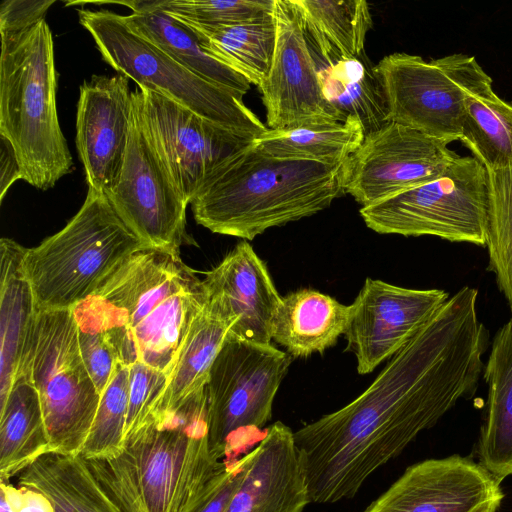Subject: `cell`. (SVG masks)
I'll use <instances>...</instances> for the list:
<instances>
[{"mask_svg": "<svg viewBox=\"0 0 512 512\" xmlns=\"http://www.w3.org/2000/svg\"><path fill=\"white\" fill-rule=\"evenodd\" d=\"M488 178L485 246L489 269L494 273L512 314V166L488 170Z\"/></svg>", "mask_w": 512, "mask_h": 512, "instance_id": "obj_33", "label": "cell"}, {"mask_svg": "<svg viewBox=\"0 0 512 512\" xmlns=\"http://www.w3.org/2000/svg\"><path fill=\"white\" fill-rule=\"evenodd\" d=\"M460 141L487 170L512 166V105L492 86L467 99Z\"/></svg>", "mask_w": 512, "mask_h": 512, "instance_id": "obj_32", "label": "cell"}, {"mask_svg": "<svg viewBox=\"0 0 512 512\" xmlns=\"http://www.w3.org/2000/svg\"><path fill=\"white\" fill-rule=\"evenodd\" d=\"M173 16L202 27L235 25L272 11L274 0H154Z\"/></svg>", "mask_w": 512, "mask_h": 512, "instance_id": "obj_35", "label": "cell"}, {"mask_svg": "<svg viewBox=\"0 0 512 512\" xmlns=\"http://www.w3.org/2000/svg\"><path fill=\"white\" fill-rule=\"evenodd\" d=\"M146 248L107 196L88 188L83 205L63 229L26 249L24 270L37 310L73 309Z\"/></svg>", "mask_w": 512, "mask_h": 512, "instance_id": "obj_6", "label": "cell"}, {"mask_svg": "<svg viewBox=\"0 0 512 512\" xmlns=\"http://www.w3.org/2000/svg\"><path fill=\"white\" fill-rule=\"evenodd\" d=\"M132 93L122 74L93 75L80 86L75 140L90 189L107 192L121 172L132 123Z\"/></svg>", "mask_w": 512, "mask_h": 512, "instance_id": "obj_18", "label": "cell"}, {"mask_svg": "<svg viewBox=\"0 0 512 512\" xmlns=\"http://www.w3.org/2000/svg\"><path fill=\"white\" fill-rule=\"evenodd\" d=\"M341 165L276 158L252 141L210 175L191 209L211 232L253 240L330 206L343 193Z\"/></svg>", "mask_w": 512, "mask_h": 512, "instance_id": "obj_4", "label": "cell"}, {"mask_svg": "<svg viewBox=\"0 0 512 512\" xmlns=\"http://www.w3.org/2000/svg\"><path fill=\"white\" fill-rule=\"evenodd\" d=\"M458 157L446 142L390 121L364 136L340 182L366 207L437 179Z\"/></svg>", "mask_w": 512, "mask_h": 512, "instance_id": "obj_13", "label": "cell"}, {"mask_svg": "<svg viewBox=\"0 0 512 512\" xmlns=\"http://www.w3.org/2000/svg\"><path fill=\"white\" fill-rule=\"evenodd\" d=\"M326 65L362 55L372 16L364 0H292Z\"/></svg>", "mask_w": 512, "mask_h": 512, "instance_id": "obj_27", "label": "cell"}, {"mask_svg": "<svg viewBox=\"0 0 512 512\" xmlns=\"http://www.w3.org/2000/svg\"><path fill=\"white\" fill-rule=\"evenodd\" d=\"M132 9L124 16L127 25L184 67L212 82L244 96L251 83L217 59L203 45L190 25L157 7L154 0L118 2Z\"/></svg>", "mask_w": 512, "mask_h": 512, "instance_id": "obj_22", "label": "cell"}, {"mask_svg": "<svg viewBox=\"0 0 512 512\" xmlns=\"http://www.w3.org/2000/svg\"><path fill=\"white\" fill-rule=\"evenodd\" d=\"M483 378L487 402L477 447L479 463L501 483L512 475V318L493 338Z\"/></svg>", "mask_w": 512, "mask_h": 512, "instance_id": "obj_23", "label": "cell"}, {"mask_svg": "<svg viewBox=\"0 0 512 512\" xmlns=\"http://www.w3.org/2000/svg\"><path fill=\"white\" fill-rule=\"evenodd\" d=\"M53 0H3L0 4V34L22 31L45 19Z\"/></svg>", "mask_w": 512, "mask_h": 512, "instance_id": "obj_38", "label": "cell"}, {"mask_svg": "<svg viewBox=\"0 0 512 512\" xmlns=\"http://www.w3.org/2000/svg\"><path fill=\"white\" fill-rule=\"evenodd\" d=\"M364 136L362 124L350 116L336 123L267 129L253 141L276 158L341 165L357 150Z\"/></svg>", "mask_w": 512, "mask_h": 512, "instance_id": "obj_30", "label": "cell"}, {"mask_svg": "<svg viewBox=\"0 0 512 512\" xmlns=\"http://www.w3.org/2000/svg\"><path fill=\"white\" fill-rule=\"evenodd\" d=\"M78 341L85 367L102 394L120 362L102 333L78 329Z\"/></svg>", "mask_w": 512, "mask_h": 512, "instance_id": "obj_37", "label": "cell"}, {"mask_svg": "<svg viewBox=\"0 0 512 512\" xmlns=\"http://www.w3.org/2000/svg\"><path fill=\"white\" fill-rule=\"evenodd\" d=\"M48 437L36 388L18 376L0 405V481L8 482L48 452Z\"/></svg>", "mask_w": 512, "mask_h": 512, "instance_id": "obj_26", "label": "cell"}, {"mask_svg": "<svg viewBox=\"0 0 512 512\" xmlns=\"http://www.w3.org/2000/svg\"><path fill=\"white\" fill-rule=\"evenodd\" d=\"M132 96L154 146L188 204L223 162L253 141L148 89L139 88Z\"/></svg>", "mask_w": 512, "mask_h": 512, "instance_id": "obj_14", "label": "cell"}, {"mask_svg": "<svg viewBox=\"0 0 512 512\" xmlns=\"http://www.w3.org/2000/svg\"><path fill=\"white\" fill-rule=\"evenodd\" d=\"M245 462V457L235 461L234 469L223 485V487L219 490V492L211 499V501L202 509L201 512H224L228 502L240 480L243 466Z\"/></svg>", "mask_w": 512, "mask_h": 512, "instance_id": "obj_40", "label": "cell"}, {"mask_svg": "<svg viewBox=\"0 0 512 512\" xmlns=\"http://www.w3.org/2000/svg\"><path fill=\"white\" fill-rule=\"evenodd\" d=\"M488 204L487 168L475 157L459 156L437 179L362 207L360 215L380 234L485 246Z\"/></svg>", "mask_w": 512, "mask_h": 512, "instance_id": "obj_10", "label": "cell"}, {"mask_svg": "<svg viewBox=\"0 0 512 512\" xmlns=\"http://www.w3.org/2000/svg\"><path fill=\"white\" fill-rule=\"evenodd\" d=\"M389 119L447 144L460 140L467 99L492 86L473 56L452 54L425 61L392 53L373 66Z\"/></svg>", "mask_w": 512, "mask_h": 512, "instance_id": "obj_9", "label": "cell"}, {"mask_svg": "<svg viewBox=\"0 0 512 512\" xmlns=\"http://www.w3.org/2000/svg\"><path fill=\"white\" fill-rule=\"evenodd\" d=\"M351 305L313 289H300L282 297L275 317L272 340L293 357L322 353L345 334Z\"/></svg>", "mask_w": 512, "mask_h": 512, "instance_id": "obj_24", "label": "cell"}, {"mask_svg": "<svg viewBox=\"0 0 512 512\" xmlns=\"http://www.w3.org/2000/svg\"><path fill=\"white\" fill-rule=\"evenodd\" d=\"M103 60L119 74L189 109L204 119L253 139L268 128L244 104L243 96L205 80L146 38L124 15L109 10H77Z\"/></svg>", "mask_w": 512, "mask_h": 512, "instance_id": "obj_7", "label": "cell"}, {"mask_svg": "<svg viewBox=\"0 0 512 512\" xmlns=\"http://www.w3.org/2000/svg\"><path fill=\"white\" fill-rule=\"evenodd\" d=\"M129 366L119 363L101 394L97 412L80 456L85 460L117 456L124 447L128 413Z\"/></svg>", "mask_w": 512, "mask_h": 512, "instance_id": "obj_34", "label": "cell"}, {"mask_svg": "<svg viewBox=\"0 0 512 512\" xmlns=\"http://www.w3.org/2000/svg\"><path fill=\"white\" fill-rule=\"evenodd\" d=\"M0 512H13L9 505L7 504V502L5 501V499H3L2 497L0 500Z\"/></svg>", "mask_w": 512, "mask_h": 512, "instance_id": "obj_41", "label": "cell"}, {"mask_svg": "<svg viewBox=\"0 0 512 512\" xmlns=\"http://www.w3.org/2000/svg\"><path fill=\"white\" fill-rule=\"evenodd\" d=\"M104 194L124 224L149 248L179 253L183 244L192 242L186 232L188 203L154 146L134 99L123 166Z\"/></svg>", "mask_w": 512, "mask_h": 512, "instance_id": "obj_12", "label": "cell"}, {"mask_svg": "<svg viewBox=\"0 0 512 512\" xmlns=\"http://www.w3.org/2000/svg\"><path fill=\"white\" fill-rule=\"evenodd\" d=\"M56 92L54 42L46 20L1 34L0 135L11 142L22 179L43 191L73 171Z\"/></svg>", "mask_w": 512, "mask_h": 512, "instance_id": "obj_5", "label": "cell"}, {"mask_svg": "<svg viewBox=\"0 0 512 512\" xmlns=\"http://www.w3.org/2000/svg\"><path fill=\"white\" fill-rule=\"evenodd\" d=\"M235 461L210 447L205 386L125 439L117 456L86 463L121 512H201Z\"/></svg>", "mask_w": 512, "mask_h": 512, "instance_id": "obj_3", "label": "cell"}, {"mask_svg": "<svg viewBox=\"0 0 512 512\" xmlns=\"http://www.w3.org/2000/svg\"><path fill=\"white\" fill-rule=\"evenodd\" d=\"M186 23L196 30L210 53L251 84L259 86L265 80L276 41L273 9L230 26L209 28Z\"/></svg>", "mask_w": 512, "mask_h": 512, "instance_id": "obj_31", "label": "cell"}, {"mask_svg": "<svg viewBox=\"0 0 512 512\" xmlns=\"http://www.w3.org/2000/svg\"><path fill=\"white\" fill-rule=\"evenodd\" d=\"M168 374L143 363L129 366V399L124 440L156 419Z\"/></svg>", "mask_w": 512, "mask_h": 512, "instance_id": "obj_36", "label": "cell"}, {"mask_svg": "<svg viewBox=\"0 0 512 512\" xmlns=\"http://www.w3.org/2000/svg\"><path fill=\"white\" fill-rule=\"evenodd\" d=\"M17 485L43 494L54 512H121L81 456L47 452L17 476Z\"/></svg>", "mask_w": 512, "mask_h": 512, "instance_id": "obj_25", "label": "cell"}, {"mask_svg": "<svg viewBox=\"0 0 512 512\" xmlns=\"http://www.w3.org/2000/svg\"><path fill=\"white\" fill-rule=\"evenodd\" d=\"M0 142V202H2L11 185L22 179V171L11 142L3 135H0Z\"/></svg>", "mask_w": 512, "mask_h": 512, "instance_id": "obj_39", "label": "cell"}, {"mask_svg": "<svg viewBox=\"0 0 512 512\" xmlns=\"http://www.w3.org/2000/svg\"><path fill=\"white\" fill-rule=\"evenodd\" d=\"M500 484L470 457L426 459L409 466L363 512H497L504 499Z\"/></svg>", "mask_w": 512, "mask_h": 512, "instance_id": "obj_17", "label": "cell"}, {"mask_svg": "<svg viewBox=\"0 0 512 512\" xmlns=\"http://www.w3.org/2000/svg\"><path fill=\"white\" fill-rule=\"evenodd\" d=\"M206 303L203 281L179 253L146 248L72 311L78 329L102 333L121 364L169 375Z\"/></svg>", "mask_w": 512, "mask_h": 512, "instance_id": "obj_2", "label": "cell"}, {"mask_svg": "<svg viewBox=\"0 0 512 512\" xmlns=\"http://www.w3.org/2000/svg\"><path fill=\"white\" fill-rule=\"evenodd\" d=\"M229 331V324L206 303L193 322L168 375L154 422L206 386L213 362Z\"/></svg>", "mask_w": 512, "mask_h": 512, "instance_id": "obj_28", "label": "cell"}, {"mask_svg": "<svg viewBox=\"0 0 512 512\" xmlns=\"http://www.w3.org/2000/svg\"><path fill=\"white\" fill-rule=\"evenodd\" d=\"M240 480L224 512H304L311 503L294 432L281 421L270 425L244 455Z\"/></svg>", "mask_w": 512, "mask_h": 512, "instance_id": "obj_20", "label": "cell"}, {"mask_svg": "<svg viewBox=\"0 0 512 512\" xmlns=\"http://www.w3.org/2000/svg\"><path fill=\"white\" fill-rule=\"evenodd\" d=\"M202 281L207 304L229 324L230 334L271 344L282 297L247 241L239 242Z\"/></svg>", "mask_w": 512, "mask_h": 512, "instance_id": "obj_19", "label": "cell"}, {"mask_svg": "<svg viewBox=\"0 0 512 512\" xmlns=\"http://www.w3.org/2000/svg\"><path fill=\"white\" fill-rule=\"evenodd\" d=\"M291 355L272 344L240 339L228 333L206 384L208 438L223 461L241 450L251 432L272 417V406Z\"/></svg>", "mask_w": 512, "mask_h": 512, "instance_id": "obj_11", "label": "cell"}, {"mask_svg": "<svg viewBox=\"0 0 512 512\" xmlns=\"http://www.w3.org/2000/svg\"><path fill=\"white\" fill-rule=\"evenodd\" d=\"M276 41L271 66L258 86L268 129L342 122L325 100L318 68L292 0H274Z\"/></svg>", "mask_w": 512, "mask_h": 512, "instance_id": "obj_15", "label": "cell"}, {"mask_svg": "<svg viewBox=\"0 0 512 512\" xmlns=\"http://www.w3.org/2000/svg\"><path fill=\"white\" fill-rule=\"evenodd\" d=\"M22 374L39 396L48 452L80 456L101 394L83 362L72 309L38 310Z\"/></svg>", "mask_w": 512, "mask_h": 512, "instance_id": "obj_8", "label": "cell"}, {"mask_svg": "<svg viewBox=\"0 0 512 512\" xmlns=\"http://www.w3.org/2000/svg\"><path fill=\"white\" fill-rule=\"evenodd\" d=\"M26 249L13 239L0 240V405L25 367L38 312L24 270Z\"/></svg>", "mask_w": 512, "mask_h": 512, "instance_id": "obj_21", "label": "cell"}, {"mask_svg": "<svg viewBox=\"0 0 512 512\" xmlns=\"http://www.w3.org/2000/svg\"><path fill=\"white\" fill-rule=\"evenodd\" d=\"M318 75L323 96L341 121L355 117L365 135L390 122L378 77L362 55L325 65Z\"/></svg>", "mask_w": 512, "mask_h": 512, "instance_id": "obj_29", "label": "cell"}, {"mask_svg": "<svg viewBox=\"0 0 512 512\" xmlns=\"http://www.w3.org/2000/svg\"><path fill=\"white\" fill-rule=\"evenodd\" d=\"M450 297L442 289H410L367 278L345 332L361 375L391 359Z\"/></svg>", "mask_w": 512, "mask_h": 512, "instance_id": "obj_16", "label": "cell"}, {"mask_svg": "<svg viewBox=\"0 0 512 512\" xmlns=\"http://www.w3.org/2000/svg\"><path fill=\"white\" fill-rule=\"evenodd\" d=\"M470 286L450 296L353 401L294 432L312 503L354 497L457 402L474 394L488 333Z\"/></svg>", "mask_w": 512, "mask_h": 512, "instance_id": "obj_1", "label": "cell"}]
</instances>
